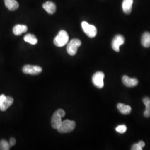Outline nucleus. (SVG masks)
Returning <instances> with one entry per match:
<instances>
[{"mask_svg":"<svg viewBox=\"0 0 150 150\" xmlns=\"http://www.w3.org/2000/svg\"><path fill=\"white\" fill-rule=\"evenodd\" d=\"M82 42L79 39L74 38L70 41L67 46V52L70 56H75L77 52V49L80 46Z\"/></svg>","mask_w":150,"mask_h":150,"instance_id":"7ed1b4c3","label":"nucleus"},{"mask_svg":"<svg viewBox=\"0 0 150 150\" xmlns=\"http://www.w3.org/2000/svg\"><path fill=\"white\" fill-rule=\"evenodd\" d=\"M22 71L25 74L36 75L40 74L42 71V69L38 66L27 64L23 66Z\"/></svg>","mask_w":150,"mask_h":150,"instance_id":"423d86ee","label":"nucleus"},{"mask_svg":"<svg viewBox=\"0 0 150 150\" xmlns=\"http://www.w3.org/2000/svg\"><path fill=\"white\" fill-rule=\"evenodd\" d=\"M10 145L9 142H8L6 140L2 139L0 141V150H8L10 149Z\"/></svg>","mask_w":150,"mask_h":150,"instance_id":"6ab92c4d","label":"nucleus"},{"mask_svg":"<svg viewBox=\"0 0 150 150\" xmlns=\"http://www.w3.org/2000/svg\"><path fill=\"white\" fill-rule=\"evenodd\" d=\"M134 0H123L122 2L123 11L127 15H129L132 11Z\"/></svg>","mask_w":150,"mask_h":150,"instance_id":"f8f14e48","label":"nucleus"},{"mask_svg":"<svg viewBox=\"0 0 150 150\" xmlns=\"http://www.w3.org/2000/svg\"><path fill=\"white\" fill-rule=\"evenodd\" d=\"M125 43V38L122 35H117L113 38L112 47L116 52L120 51V47Z\"/></svg>","mask_w":150,"mask_h":150,"instance_id":"0eeeda50","label":"nucleus"},{"mask_svg":"<svg viewBox=\"0 0 150 150\" xmlns=\"http://www.w3.org/2000/svg\"><path fill=\"white\" fill-rule=\"evenodd\" d=\"M141 43L144 47L146 48L150 47V33L146 32L142 35V36L141 38Z\"/></svg>","mask_w":150,"mask_h":150,"instance_id":"dca6fc26","label":"nucleus"},{"mask_svg":"<svg viewBox=\"0 0 150 150\" xmlns=\"http://www.w3.org/2000/svg\"><path fill=\"white\" fill-rule=\"evenodd\" d=\"M69 41V36L64 30H61L54 38V43L55 46L61 47L67 44Z\"/></svg>","mask_w":150,"mask_h":150,"instance_id":"f257e3e1","label":"nucleus"},{"mask_svg":"<svg viewBox=\"0 0 150 150\" xmlns=\"http://www.w3.org/2000/svg\"><path fill=\"white\" fill-rule=\"evenodd\" d=\"M16 139L15 138H11L10 139V142H9V144L10 145V146H13L14 145L16 144Z\"/></svg>","mask_w":150,"mask_h":150,"instance_id":"5701e85b","label":"nucleus"},{"mask_svg":"<svg viewBox=\"0 0 150 150\" xmlns=\"http://www.w3.org/2000/svg\"><path fill=\"white\" fill-rule=\"evenodd\" d=\"M105 74L103 72L98 71L96 72L92 77V82L98 88H102L104 86Z\"/></svg>","mask_w":150,"mask_h":150,"instance_id":"39448f33","label":"nucleus"},{"mask_svg":"<svg viewBox=\"0 0 150 150\" xmlns=\"http://www.w3.org/2000/svg\"><path fill=\"white\" fill-rule=\"evenodd\" d=\"M76 123L74 121L66 120L62 122L59 127L57 129L60 133H69L73 131L75 129Z\"/></svg>","mask_w":150,"mask_h":150,"instance_id":"f03ea898","label":"nucleus"},{"mask_svg":"<svg viewBox=\"0 0 150 150\" xmlns=\"http://www.w3.org/2000/svg\"><path fill=\"white\" fill-rule=\"evenodd\" d=\"M117 108L118 111L124 115L129 114L131 112V107L129 105H126L123 103H119L117 105Z\"/></svg>","mask_w":150,"mask_h":150,"instance_id":"2eb2a0df","label":"nucleus"},{"mask_svg":"<svg viewBox=\"0 0 150 150\" xmlns=\"http://www.w3.org/2000/svg\"><path fill=\"white\" fill-rule=\"evenodd\" d=\"M62 116L59 112L56 111L54 113L51 118V126L54 129H57L62 123Z\"/></svg>","mask_w":150,"mask_h":150,"instance_id":"6e6552de","label":"nucleus"},{"mask_svg":"<svg viewBox=\"0 0 150 150\" xmlns=\"http://www.w3.org/2000/svg\"><path fill=\"white\" fill-rule=\"evenodd\" d=\"M28 28L25 25H16L13 28V33L16 36H20L27 31Z\"/></svg>","mask_w":150,"mask_h":150,"instance_id":"9b49d317","label":"nucleus"},{"mask_svg":"<svg viewBox=\"0 0 150 150\" xmlns=\"http://www.w3.org/2000/svg\"><path fill=\"white\" fill-rule=\"evenodd\" d=\"M81 26L83 31L89 38H93L96 36L97 31L95 26L90 25L87 22L83 21L81 23Z\"/></svg>","mask_w":150,"mask_h":150,"instance_id":"20e7f679","label":"nucleus"},{"mask_svg":"<svg viewBox=\"0 0 150 150\" xmlns=\"http://www.w3.org/2000/svg\"><path fill=\"white\" fill-rule=\"evenodd\" d=\"M143 102L146 106V110L144 112V116L146 117H150V98L145 97L143 99Z\"/></svg>","mask_w":150,"mask_h":150,"instance_id":"a211bd4d","label":"nucleus"},{"mask_svg":"<svg viewBox=\"0 0 150 150\" xmlns=\"http://www.w3.org/2000/svg\"><path fill=\"white\" fill-rule=\"evenodd\" d=\"M13 102V99L12 97L10 96H6L5 101L2 103L1 106V111H5L8 108L11 106Z\"/></svg>","mask_w":150,"mask_h":150,"instance_id":"4468645a","label":"nucleus"},{"mask_svg":"<svg viewBox=\"0 0 150 150\" xmlns=\"http://www.w3.org/2000/svg\"><path fill=\"white\" fill-rule=\"evenodd\" d=\"M23 40L25 42L32 45H36L38 42L37 38L34 35H32L31 33H28L27 35H26L23 38Z\"/></svg>","mask_w":150,"mask_h":150,"instance_id":"f3484780","label":"nucleus"},{"mask_svg":"<svg viewBox=\"0 0 150 150\" xmlns=\"http://www.w3.org/2000/svg\"><path fill=\"white\" fill-rule=\"evenodd\" d=\"M6 7L10 11H15L18 7L19 4L16 0H4Z\"/></svg>","mask_w":150,"mask_h":150,"instance_id":"ddd939ff","label":"nucleus"},{"mask_svg":"<svg viewBox=\"0 0 150 150\" xmlns=\"http://www.w3.org/2000/svg\"><path fill=\"white\" fill-rule=\"evenodd\" d=\"M6 98V96L4 94L0 95V110H1V105H2L3 102L5 101Z\"/></svg>","mask_w":150,"mask_h":150,"instance_id":"4be33fe9","label":"nucleus"},{"mask_svg":"<svg viewBox=\"0 0 150 150\" xmlns=\"http://www.w3.org/2000/svg\"><path fill=\"white\" fill-rule=\"evenodd\" d=\"M116 131L120 134H124L127 131V127L125 125H119L116 128Z\"/></svg>","mask_w":150,"mask_h":150,"instance_id":"412c9836","label":"nucleus"},{"mask_svg":"<svg viewBox=\"0 0 150 150\" xmlns=\"http://www.w3.org/2000/svg\"><path fill=\"white\" fill-rule=\"evenodd\" d=\"M145 146V142L142 141H139V143L135 144L132 146L131 150H142V148Z\"/></svg>","mask_w":150,"mask_h":150,"instance_id":"aec40b11","label":"nucleus"},{"mask_svg":"<svg viewBox=\"0 0 150 150\" xmlns=\"http://www.w3.org/2000/svg\"><path fill=\"white\" fill-rule=\"evenodd\" d=\"M42 7L50 15H53L56 11V4L52 1H47L45 2L42 5Z\"/></svg>","mask_w":150,"mask_h":150,"instance_id":"1a4fd4ad","label":"nucleus"},{"mask_svg":"<svg viewBox=\"0 0 150 150\" xmlns=\"http://www.w3.org/2000/svg\"><path fill=\"white\" fill-rule=\"evenodd\" d=\"M123 84L128 87H133L138 85V80L135 78H129L127 76H123L122 77Z\"/></svg>","mask_w":150,"mask_h":150,"instance_id":"9d476101","label":"nucleus"}]
</instances>
